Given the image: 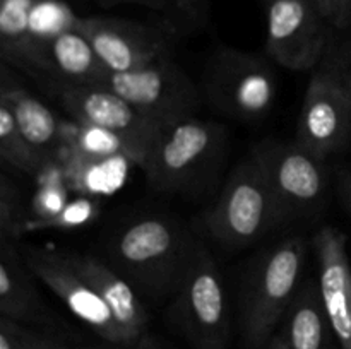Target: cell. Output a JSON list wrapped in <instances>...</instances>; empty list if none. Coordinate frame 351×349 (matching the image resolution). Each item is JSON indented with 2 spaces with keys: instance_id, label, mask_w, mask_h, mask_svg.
<instances>
[{
  "instance_id": "6da1fadb",
  "label": "cell",
  "mask_w": 351,
  "mask_h": 349,
  "mask_svg": "<svg viewBox=\"0 0 351 349\" xmlns=\"http://www.w3.org/2000/svg\"><path fill=\"white\" fill-rule=\"evenodd\" d=\"M187 228L167 216H143L108 245V263L143 296L173 298L199 246Z\"/></svg>"
},
{
  "instance_id": "7a4b0ae2",
  "label": "cell",
  "mask_w": 351,
  "mask_h": 349,
  "mask_svg": "<svg viewBox=\"0 0 351 349\" xmlns=\"http://www.w3.org/2000/svg\"><path fill=\"white\" fill-rule=\"evenodd\" d=\"M307 242L288 236L252 260L240 294V322L249 349L264 348L302 286Z\"/></svg>"
},
{
  "instance_id": "3957f363",
  "label": "cell",
  "mask_w": 351,
  "mask_h": 349,
  "mask_svg": "<svg viewBox=\"0 0 351 349\" xmlns=\"http://www.w3.org/2000/svg\"><path fill=\"white\" fill-rule=\"evenodd\" d=\"M225 149V127L189 116L161 127L141 170L153 190L192 192L219 166Z\"/></svg>"
},
{
  "instance_id": "277c9868",
  "label": "cell",
  "mask_w": 351,
  "mask_h": 349,
  "mask_svg": "<svg viewBox=\"0 0 351 349\" xmlns=\"http://www.w3.org/2000/svg\"><path fill=\"white\" fill-rule=\"evenodd\" d=\"M280 209L256 154L242 161L204 216L208 235L226 248H245L281 226Z\"/></svg>"
},
{
  "instance_id": "5b68a950",
  "label": "cell",
  "mask_w": 351,
  "mask_h": 349,
  "mask_svg": "<svg viewBox=\"0 0 351 349\" xmlns=\"http://www.w3.org/2000/svg\"><path fill=\"white\" fill-rule=\"evenodd\" d=\"M202 98L225 116L239 122H263L278 98V77L257 53L221 47L208 62Z\"/></svg>"
},
{
  "instance_id": "8992f818",
  "label": "cell",
  "mask_w": 351,
  "mask_h": 349,
  "mask_svg": "<svg viewBox=\"0 0 351 349\" xmlns=\"http://www.w3.org/2000/svg\"><path fill=\"white\" fill-rule=\"evenodd\" d=\"M168 317L194 349H228L232 322L225 281L202 243L173 296Z\"/></svg>"
},
{
  "instance_id": "52a82bcc",
  "label": "cell",
  "mask_w": 351,
  "mask_h": 349,
  "mask_svg": "<svg viewBox=\"0 0 351 349\" xmlns=\"http://www.w3.org/2000/svg\"><path fill=\"white\" fill-rule=\"evenodd\" d=\"M99 84L112 89L143 115L160 123L194 116L202 99L197 86L171 57L137 70H108Z\"/></svg>"
},
{
  "instance_id": "ba28073f",
  "label": "cell",
  "mask_w": 351,
  "mask_h": 349,
  "mask_svg": "<svg viewBox=\"0 0 351 349\" xmlns=\"http://www.w3.org/2000/svg\"><path fill=\"white\" fill-rule=\"evenodd\" d=\"M254 154L266 171L283 224L312 214L324 204L328 192L324 159L297 140L261 144Z\"/></svg>"
},
{
  "instance_id": "9c48e42d",
  "label": "cell",
  "mask_w": 351,
  "mask_h": 349,
  "mask_svg": "<svg viewBox=\"0 0 351 349\" xmlns=\"http://www.w3.org/2000/svg\"><path fill=\"white\" fill-rule=\"evenodd\" d=\"M50 89L75 122L122 137L132 147L137 166H143L165 123L143 115L122 96L101 84H50Z\"/></svg>"
},
{
  "instance_id": "30bf717a",
  "label": "cell",
  "mask_w": 351,
  "mask_h": 349,
  "mask_svg": "<svg viewBox=\"0 0 351 349\" xmlns=\"http://www.w3.org/2000/svg\"><path fill=\"white\" fill-rule=\"evenodd\" d=\"M266 51L288 70H315L331 44L332 27L315 3L266 0Z\"/></svg>"
},
{
  "instance_id": "8fae6325",
  "label": "cell",
  "mask_w": 351,
  "mask_h": 349,
  "mask_svg": "<svg viewBox=\"0 0 351 349\" xmlns=\"http://www.w3.org/2000/svg\"><path fill=\"white\" fill-rule=\"evenodd\" d=\"M108 70L130 72L171 57V34L165 27L105 16H77L74 24Z\"/></svg>"
},
{
  "instance_id": "7c38bea8",
  "label": "cell",
  "mask_w": 351,
  "mask_h": 349,
  "mask_svg": "<svg viewBox=\"0 0 351 349\" xmlns=\"http://www.w3.org/2000/svg\"><path fill=\"white\" fill-rule=\"evenodd\" d=\"M21 252L34 277L50 287L79 320L110 344L125 346V339L108 305L69 263L65 252L41 248H24Z\"/></svg>"
},
{
  "instance_id": "4fadbf2b",
  "label": "cell",
  "mask_w": 351,
  "mask_h": 349,
  "mask_svg": "<svg viewBox=\"0 0 351 349\" xmlns=\"http://www.w3.org/2000/svg\"><path fill=\"white\" fill-rule=\"evenodd\" d=\"M10 64L48 84H99L108 72L74 27L51 38H31Z\"/></svg>"
},
{
  "instance_id": "5bb4252c",
  "label": "cell",
  "mask_w": 351,
  "mask_h": 349,
  "mask_svg": "<svg viewBox=\"0 0 351 349\" xmlns=\"http://www.w3.org/2000/svg\"><path fill=\"white\" fill-rule=\"evenodd\" d=\"M351 139V103L324 72L314 70L297 123V140L321 159L346 149Z\"/></svg>"
},
{
  "instance_id": "9a60e30c",
  "label": "cell",
  "mask_w": 351,
  "mask_h": 349,
  "mask_svg": "<svg viewBox=\"0 0 351 349\" xmlns=\"http://www.w3.org/2000/svg\"><path fill=\"white\" fill-rule=\"evenodd\" d=\"M348 238L335 226H324L312 238L319 263V293L341 349H351V263Z\"/></svg>"
},
{
  "instance_id": "2e32d148",
  "label": "cell",
  "mask_w": 351,
  "mask_h": 349,
  "mask_svg": "<svg viewBox=\"0 0 351 349\" xmlns=\"http://www.w3.org/2000/svg\"><path fill=\"white\" fill-rule=\"evenodd\" d=\"M65 257L108 305L125 346L139 342L147 327V313L139 293L108 262L79 253H65Z\"/></svg>"
},
{
  "instance_id": "e0dca14e",
  "label": "cell",
  "mask_w": 351,
  "mask_h": 349,
  "mask_svg": "<svg viewBox=\"0 0 351 349\" xmlns=\"http://www.w3.org/2000/svg\"><path fill=\"white\" fill-rule=\"evenodd\" d=\"M278 335L288 349H332L336 335L314 281L302 283L283 315Z\"/></svg>"
},
{
  "instance_id": "ac0fdd59",
  "label": "cell",
  "mask_w": 351,
  "mask_h": 349,
  "mask_svg": "<svg viewBox=\"0 0 351 349\" xmlns=\"http://www.w3.org/2000/svg\"><path fill=\"white\" fill-rule=\"evenodd\" d=\"M34 274L12 240L0 242V317L19 324L43 320V303L34 286Z\"/></svg>"
},
{
  "instance_id": "d6986e66",
  "label": "cell",
  "mask_w": 351,
  "mask_h": 349,
  "mask_svg": "<svg viewBox=\"0 0 351 349\" xmlns=\"http://www.w3.org/2000/svg\"><path fill=\"white\" fill-rule=\"evenodd\" d=\"M0 101L5 103L12 112L17 127L26 137L27 142L45 157L53 154L60 139V123L55 113L47 105L34 98L27 89L17 84L3 70Z\"/></svg>"
},
{
  "instance_id": "ffe728a7",
  "label": "cell",
  "mask_w": 351,
  "mask_h": 349,
  "mask_svg": "<svg viewBox=\"0 0 351 349\" xmlns=\"http://www.w3.org/2000/svg\"><path fill=\"white\" fill-rule=\"evenodd\" d=\"M0 157L3 164L24 174H34L47 163V159L27 142L14 120L12 112L3 101H0Z\"/></svg>"
},
{
  "instance_id": "44dd1931",
  "label": "cell",
  "mask_w": 351,
  "mask_h": 349,
  "mask_svg": "<svg viewBox=\"0 0 351 349\" xmlns=\"http://www.w3.org/2000/svg\"><path fill=\"white\" fill-rule=\"evenodd\" d=\"M36 0H0V51L12 62L31 40V10Z\"/></svg>"
},
{
  "instance_id": "7402d4cb",
  "label": "cell",
  "mask_w": 351,
  "mask_h": 349,
  "mask_svg": "<svg viewBox=\"0 0 351 349\" xmlns=\"http://www.w3.org/2000/svg\"><path fill=\"white\" fill-rule=\"evenodd\" d=\"M75 147L84 157L91 161H106L112 157H123L136 164L132 147L120 135L110 130L93 125H81L75 133Z\"/></svg>"
},
{
  "instance_id": "603a6c76",
  "label": "cell",
  "mask_w": 351,
  "mask_h": 349,
  "mask_svg": "<svg viewBox=\"0 0 351 349\" xmlns=\"http://www.w3.org/2000/svg\"><path fill=\"white\" fill-rule=\"evenodd\" d=\"M75 16L65 0H36L31 10V36L51 38L72 29Z\"/></svg>"
},
{
  "instance_id": "cb8c5ba5",
  "label": "cell",
  "mask_w": 351,
  "mask_h": 349,
  "mask_svg": "<svg viewBox=\"0 0 351 349\" xmlns=\"http://www.w3.org/2000/svg\"><path fill=\"white\" fill-rule=\"evenodd\" d=\"M315 70L329 75L351 103V38H346V40L332 38L331 44Z\"/></svg>"
},
{
  "instance_id": "d4e9b609",
  "label": "cell",
  "mask_w": 351,
  "mask_h": 349,
  "mask_svg": "<svg viewBox=\"0 0 351 349\" xmlns=\"http://www.w3.org/2000/svg\"><path fill=\"white\" fill-rule=\"evenodd\" d=\"M23 205H21L19 192L16 185L9 180L7 174L0 178V242L12 240L17 242L24 231Z\"/></svg>"
},
{
  "instance_id": "484cf974",
  "label": "cell",
  "mask_w": 351,
  "mask_h": 349,
  "mask_svg": "<svg viewBox=\"0 0 351 349\" xmlns=\"http://www.w3.org/2000/svg\"><path fill=\"white\" fill-rule=\"evenodd\" d=\"M67 207V192L58 185H47L40 188V192L34 197V211H36L38 219L50 221Z\"/></svg>"
},
{
  "instance_id": "4316f807",
  "label": "cell",
  "mask_w": 351,
  "mask_h": 349,
  "mask_svg": "<svg viewBox=\"0 0 351 349\" xmlns=\"http://www.w3.org/2000/svg\"><path fill=\"white\" fill-rule=\"evenodd\" d=\"M319 10L332 29L345 31L351 26V0H319Z\"/></svg>"
},
{
  "instance_id": "83f0119b",
  "label": "cell",
  "mask_w": 351,
  "mask_h": 349,
  "mask_svg": "<svg viewBox=\"0 0 351 349\" xmlns=\"http://www.w3.org/2000/svg\"><path fill=\"white\" fill-rule=\"evenodd\" d=\"M93 212L95 209L88 204V202H75V204H67V207L62 211L60 216H57L55 219L60 221V226H79V224H84L89 218H93ZM55 219H50V221H45V222H33V224H24V231H26L27 226H36V228H41L43 224H48V222L55 221Z\"/></svg>"
},
{
  "instance_id": "f1b7e54d",
  "label": "cell",
  "mask_w": 351,
  "mask_h": 349,
  "mask_svg": "<svg viewBox=\"0 0 351 349\" xmlns=\"http://www.w3.org/2000/svg\"><path fill=\"white\" fill-rule=\"evenodd\" d=\"M27 328L19 322L0 317V349H24L26 348Z\"/></svg>"
},
{
  "instance_id": "f546056e",
  "label": "cell",
  "mask_w": 351,
  "mask_h": 349,
  "mask_svg": "<svg viewBox=\"0 0 351 349\" xmlns=\"http://www.w3.org/2000/svg\"><path fill=\"white\" fill-rule=\"evenodd\" d=\"M98 5L110 9V7L117 5H139L146 7V9L158 10V12H168L175 7L177 9V3L175 0H95Z\"/></svg>"
},
{
  "instance_id": "4dcf8cb0",
  "label": "cell",
  "mask_w": 351,
  "mask_h": 349,
  "mask_svg": "<svg viewBox=\"0 0 351 349\" xmlns=\"http://www.w3.org/2000/svg\"><path fill=\"white\" fill-rule=\"evenodd\" d=\"M336 188H338L339 201L351 214V168L339 171L336 178Z\"/></svg>"
},
{
  "instance_id": "1f68e13d",
  "label": "cell",
  "mask_w": 351,
  "mask_h": 349,
  "mask_svg": "<svg viewBox=\"0 0 351 349\" xmlns=\"http://www.w3.org/2000/svg\"><path fill=\"white\" fill-rule=\"evenodd\" d=\"M24 349H71V348H65V346L58 344V342L51 341V339L43 337V335L27 331L26 348Z\"/></svg>"
},
{
  "instance_id": "d6a6232c",
  "label": "cell",
  "mask_w": 351,
  "mask_h": 349,
  "mask_svg": "<svg viewBox=\"0 0 351 349\" xmlns=\"http://www.w3.org/2000/svg\"><path fill=\"white\" fill-rule=\"evenodd\" d=\"M175 3H177V9L187 14L189 17H197L206 9L209 0H175Z\"/></svg>"
},
{
  "instance_id": "836d02e7",
  "label": "cell",
  "mask_w": 351,
  "mask_h": 349,
  "mask_svg": "<svg viewBox=\"0 0 351 349\" xmlns=\"http://www.w3.org/2000/svg\"><path fill=\"white\" fill-rule=\"evenodd\" d=\"M261 349H288V346L285 344L283 339H281L280 335L274 334L273 337H271L269 341H267L266 344H264V348H261Z\"/></svg>"
},
{
  "instance_id": "e575fe53",
  "label": "cell",
  "mask_w": 351,
  "mask_h": 349,
  "mask_svg": "<svg viewBox=\"0 0 351 349\" xmlns=\"http://www.w3.org/2000/svg\"><path fill=\"white\" fill-rule=\"evenodd\" d=\"M77 349H119V348H108V346H91V348H77Z\"/></svg>"
},
{
  "instance_id": "d590c367",
  "label": "cell",
  "mask_w": 351,
  "mask_h": 349,
  "mask_svg": "<svg viewBox=\"0 0 351 349\" xmlns=\"http://www.w3.org/2000/svg\"><path fill=\"white\" fill-rule=\"evenodd\" d=\"M304 2H311V3H315V5L319 7V0H304Z\"/></svg>"
}]
</instances>
